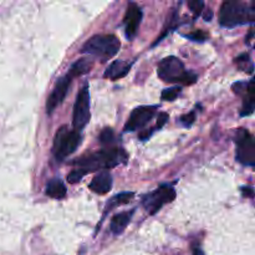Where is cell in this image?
I'll use <instances>...</instances> for the list:
<instances>
[{
	"mask_svg": "<svg viewBox=\"0 0 255 255\" xmlns=\"http://www.w3.org/2000/svg\"><path fill=\"white\" fill-rule=\"evenodd\" d=\"M156 110L157 107L154 106H141L134 109L132 111L131 116H129L128 121H127L126 126H125V131L132 132L136 131V129L143 128L154 117Z\"/></svg>",
	"mask_w": 255,
	"mask_h": 255,
	"instance_id": "cell-9",
	"label": "cell"
},
{
	"mask_svg": "<svg viewBox=\"0 0 255 255\" xmlns=\"http://www.w3.org/2000/svg\"><path fill=\"white\" fill-rule=\"evenodd\" d=\"M254 112V90L244 95L243 106L241 110V116H251Z\"/></svg>",
	"mask_w": 255,
	"mask_h": 255,
	"instance_id": "cell-18",
	"label": "cell"
},
{
	"mask_svg": "<svg viewBox=\"0 0 255 255\" xmlns=\"http://www.w3.org/2000/svg\"><path fill=\"white\" fill-rule=\"evenodd\" d=\"M90 91L89 84H85L79 91L75 101L74 115H72V127L74 131L81 132L84 127L90 122Z\"/></svg>",
	"mask_w": 255,
	"mask_h": 255,
	"instance_id": "cell-6",
	"label": "cell"
},
{
	"mask_svg": "<svg viewBox=\"0 0 255 255\" xmlns=\"http://www.w3.org/2000/svg\"><path fill=\"white\" fill-rule=\"evenodd\" d=\"M152 132H153V129H149V131H143L142 133H139V139L144 141V139H147L149 136H151Z\"/></svg>",
	"mask_w": 255,
	"mask_h": 255,
	"instance_id": "cell-28",
	"label": "cell"
},
{
	"mask_svg": "<svg viewBox=\"0 0 255 255\" xmlns=\"http://www.w3.org/2000/svg\"><path fill=\"white\" fill-rule=\"evenodd\" d=\"M181 90L182 89L179 86L169 87V89L163 90L161 94V99L163 100V101H173V100H176L177 97L179 96V94H181Z\"/></svg>",
	"mask_w": 255,
	"mask_h": 255,
	"instance_id": "cell-20",
	"label": "cell"
},
{
	"mask_svg": "<svg viewBox=\"0 0 255 255\" xmlns=\"http://www.w3.org/2000/svg\"><path fill=\"white\" fill-rule=\"evenodd\" d=\"M219 24L226 27H236L246 24H253L255 20L254 5H247L241 1H224L219 10Z\"/></svg>",
	"mask_w": 255,
	"mask_h": 255,
	"instance_id": "cell-2",
	"label": "cell"
},
{
	"mask_svg": "<svg viewBox=\"0 0 255 255\" xmlns=\"http://www.w3.org/2000/svg\"><path fill=\"white\" fill-rule=\"evenodd\" d=\"M90 189L96 194H106L112 188V176L109 172H101L90 183Z\"/></svg>",
	"mask_w": 255,
	"mask_h": 255,
	"instance_id": "cell-12",
	"label": "cell"
},
{
	"mask_svg": "<svg viewBox=\"0 0 255 255\" xmlns=\"http://www.w3.org/2000/svg\"><path fill=\"white\" fill-rule=\"evenodd\" d=\"M253 35H254L253 30H251V31H249V34H248V36H247V39H246L248 44H251V40H252V37H253Z\"/></svg>",
	"mask_w": 255,
	"mask_h": 255,
	"instance_id": "cell-30",
	"label": "cell"
},
{
	"mask_svg": "<svg viewBox=\"0 0 255 255\" xmlns=\"http://www.w3.org/2000/svg\"><path fill=\"white\" fill-rule=\"evenodd\" d=\"M167 121H168V114H166V112L159 114L158 120H157V128H162L164 124H167Z\"/></svg>",
	"mask_w": 255,
	"mask_h": 255,
	"instance_id": "cell-26",
	"label": "cell"
},
{
	"mask_svg": "<svg viewBox=\"0 0 255 255\" xmlns=\"http://www.w3.org/2000/svg\"><path fill=\"white\" fill-rule=\"evenodd\" d=\"M81 143V134L67 127H60L54 138L52 153L57 161H64L66 157L74 153Z\"/></svg>",
	"mask_w": 255,
	"mask_h": 255,
	"instance_id": "cell-5",
	"label": "cell"
},
{
	"mask_svg": "<svg viewBox=\"0 0 255 255\" xmlns=\"http://www.w3.org/2000/svg\"><path fill=\"white\" fill-rule=\"evenodd\" d=\"M133 62H126L124 60H115L111 65L106 69L104 76L110 80H119L126 76L131 70Z\"/></svg>",
	"mask_w": 255,
	"mask_h": 255,
	"instance_id": "cell-13",
	"label": "cell"
},
{
	"mask_svg": "<svg viewBox=\"0 0 255 255\" xmlns=\"http://www.w3.org/2000/svg\"><path fill=\"white\" fill-rule=\"evenodd\" d=\"M121 47L119 37L115 35H95L87 40L86 44L82 46L81 51L84 54L97 56L102 60H109L116 56Z\"/></svg>",
	"mask_w": 255,
	"mask_h": 255,
	"instance_id": "cell-4",
	"label": "cell"
},
{
	"mask_svg": "<svg viewBox=\"0 0 255 255\" xmlns=\"http://www.w3.org/2000/svg\"><path fill=\"white\" fill-rule=\"evenodd\" d=\"M237 159L242 164L253 167L255 164V143L254 138L247 129L241 128L236 137Z\"/></svg>",
	"mask_w": 255,
	"mask_h": 255,
	"instance_id": "cell-7",
	"label": "cell"
},
{
	"mask_svg": "<svg viewBox=\"0 0 255 255\" xmlns=\"http://www.w3.org/2000/svg\"><path fill=\"white\" fill-rule=\"evenodd\" d=\"M193 255H204V253H203V251H201V249L196 248L193 251Z\"/></svg>",
	"mask_w": 255,
	"mask_h": 255,
	"instance_id": "cell-31",
	"label": "cell"
},
{
	"mask_svg": "<svg viewBox=\"0 0 255 255\" xmlns=\"http://www.w3.org/2000/svg\"><path fill=\"white\" fill-rule=\"evenodd\" d=\"M242 193L246 197H249V198H253L254 197V191L252 187H242Z\"/></svg>",
	"mask_w": 255,
	"mask_h": 255,
	"instance_id": "cell-27",
	"label": "cell"
},
{
	"mask_svg": "<svg viewBox=\"0 0 255 255\" xmlns=\"http://www.w3.org/2000/svg\"><path fill=\"white\" fill-rule=\"evenodd\" d=\"M45 193H46V196L51 197V198L54 199H64L65 197H66L67 191L64 182L60 181V179L54 178L51 179V181L47 182Z\"/></svg>",
	"mask_w": 255,
	"mask_h": 255,
	"instance_id": "cell-14",
	"label": "cell"
},
{
	"mask_svg": "<svg viewBox=\"0 0 255 255\" xmlns=\"http://www.w3.org/2000/svg\"><path fill=\"white\" fill-rule=\"evenodd\" d=\"M86 174H89V172H87L86 169L75 168L69 173V176H67V181H69V183H71V184L79 183V182L81 181V179L84 178Z\"/></svg>",
	"mask_w": 255,
	"mask_h": 255,
	"instance_id": "cell-19",
	"label": "cell"
},
{
	"mask_svg": "<svg viewBox=\"0 0 255 255\" xmlns=\"http://www.w3.org/2000/svg\"><path fill=\"white\" fill-rule=\"evenodd\" d=\"M158 77L162 81L182 85H192L198 79L197 74L192 71H186L183 62L176 56L164 57L159 62Z\"/></svg>",
	"mask_w": 255,
	"mask_h": 255,
	"instance_id": "cell-3",
	"label": "cell"
},
{
	"mask_svg": "<svg viewBox=\"0 0 255 255\" xmlns=\"http://www.w3.org/2000/svg\"><path fill=\"white\" fill-rule=\"evenodd\" d=\"M92 67V61L87 57H82V59L77 60L75 64H72V66L70 67L69 70V75L74 79V77L81 76V75L86 74L91 70Z\"/></svg>",
	"mask_w": 255,
	"mask_h": 255,
	"instance_id": "cell-16",
	"label": "cell"
},
{
	"mask_svg": "<svg viewBox=\"0 0 255 255\" xmlns=\"http://www.w3.org/2000/svg\"><path fill=\"white\" fill-rule=\"evenodd\" d=\"M234 61L237 62V64H238V66H239V69L241 70H244V71H246V70H248V72L249 74H252V70H249L248 67H247V65H251L252 64V61H251V57H249V55L248 54H243V55H241V56H238L237 57L236 60H234Z\"/></svg>",
	"mask_w": 255,
	"mask_h": 255,
	"instance_id": "cell-23",
	"label": "cell"
},
{
	"mask_svg": "<svg viewBox=\"0 0 255 255\" xmlns=\"http://www.w3.org/2000/svg\"><path fill=\"white\" fill-rule=\"evenodd\" d=\"M127 162V153L120 147H106L95 153L85 154L74 162L77 168L86 169L89 173L99 169H110L125 164Z\"/></svg>",
	"mask_w": 255,
	"mask_h": 255,
	"instance_id": "cell-1",
	"label": "cell"
},
{
	"mask_svg": "<svg viewBox=\"0 0 255 255\" xmlns=\"http://www.w3.org/2000/svg\"><path fill=\"white\" fill-rule=\"evenodd\" d=\"M71 81H72V77L70 76L69 74L65 75V76H62V77H60V79L57 80V82L55 84L54 90H52V92L50 94L49 99H47V102H46L47 114L51 115L52 111H54V110L56 109V107L59 106L62 101H64V99L66 97V95H67V91H69V89H70Z\"/></svg>",
	"mask_w": 255,
	"mask_h": 255,
	"instance_id": "cell-10",
	"label": "cell"
},
{
	"mask_svg": "<svg viewBox=\"0 0 255 255\" xmlns=\"http://www.w3.org/2000/svg\"><path fill=\"white\" fill-rule=\"evenodd\" d=\"M173 199H176V191L173 187L161 186L154 192L144 196L142 199V204L149 213L154 214L162 208V206L171 203Z\"/></svg>",
	"mask_w": 255,
	"mask_h": 255,
	"instance_id": "cell-8",
	"label": "cell"
},
{
	"mask_svg": "<svg viewBox=\"0 0 255 255\" xmlns=\"http://www.w3.org/2000/svg\"><path fill=\"white\" fill-rule=\"evenodd\" d=\"M203 17H204V20H207V21H211L212 17H213V12H212L209 9H207V12H204Z\"/></svg>",
	"mask_w": 255,
	"mask_h": 255,
	"instance_id": "cell-29",
	"label": "cell"
},
{
	"mask_svg": "<svg viewBox=\"0 0 255 255\" xmlns=\"http://www.w3.org/2000/svg\"><path fill=\"white\" fill-rule=\"evenodd\" d=\"M188 7H189V10L192 11V14H193V16L197 19V17L201 15V12L203 11L204 2L202 1V0H189Z\"/></svg>",
	"mask_w": 255,
	"mask_h": 255,
	"instance_id": "cell-21",
	"label": "cell"
},
{
	"mask_svg": "<svg viewBox=\"0 0 255 255\" xmlns=\"http://www.w3.org/2000/svg\"><path fill=\"white\" fill-rule=\"evenodd\" d=\"M133 196H134L133 192H122V193L116 194V196L112 197V198L109 201L106 208H105V213L107 214L110 211H112L115 207L121 206V204L129 203V202H131V199L133 198Z\"/></svg>",
	"mask_w": 255,
	"mask_h": 255,
	"instance_id": "cell-17",
	"label": "cell"
},
{
	"mask_svg": "<svg viewBox=\"0 0 255 255\" xmlns=\"http://www.w3.org/2000/svg\"><path fill=\"white\" fill-rule=\"evenodd\" d=\"M142 21V10L139 9V6L137 4H131L127 7L126 15H125V25H126V37L128 40L133 39L134 35L137 34V30H138L139 24Z\"/></svg>",
	"mask_w": 255,
	"mask_h": 255,
	"instance_id": "cell-11",
	"label": "cell"
},
{
	"mask_svg": "<svg viewBox=\"0 0 255 255\" xmlns=\"http://www.w3.org/2000/svg\"><path fill=\"white\" fill-rule=\"evenodd\" d=\"M100 142H101V144H104V146H109V144L114 143L115 133L112 132V129L105 128L104 131L101 132V134H100Z\"/></svg>",
	"mask_w": 255,
	"mask_h": 255,
	"instance_id": "cell-22",
	"label": "cell"
},
{
	"mask_svg": "<svg viewBox=\"0 0 255 255\" xmlns=\"http://www.w3.org/2000/svg\"><path fill=\"white\" fill-rule=\"evenodd\" d=\"M131 212H122V213L116 214L112 218L111 224H110V229L114 234H121L122 232L126 229V227L129 224L131 221Z\"/></svg>",
	"mask_w": 255,
	"mask_h": 255,
	"instance_id": "cell-15",
	"label": "cell"
},
{
	"mask_svg": "<svg viewBox=\"0 0 255 255\" xmlns=\"http://www.w3.org/2000/svg\"><path fill=\"white\" fill-rule=\"evenodd\" d=\"M186 37H188V39L192 40V41L203 42V41H206V39L208 37V35H207L203 30H196V31L192 32V34L186 35Z\"/></svg>",
	"mask_w": 255,
	"mask_h": 255,
	"instance_id": "cell-24",
	"label": "cell"
},
{
	"mask_svg": "<svg viewBox=\"0 0 255 255\" xmlns=\"http://www.w3.org/2000/svg\"><path fill=\"white\" fill-rule=\"evenodd\" d=\"M194 121H196V112H189V114L181 117L182 125H184L186 127H191L194 124Z\"/></svg>",
	"mask_w": 255,
	"mask_h": 255,
	"instance_id": "cell-25",
	"label": "cell"
}]
</instances>
